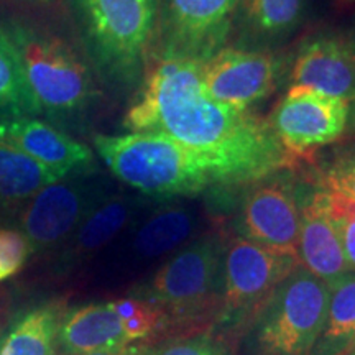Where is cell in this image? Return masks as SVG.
Instances as JSON below:
<instances>
[{"label":"cell","instance_id":"obj_1","mask_svg":"<svg viewBox=\"0 0 355 355\" xmlns=\"http://www.w3.org/2000/svg\"><path fill=\"white\" fill-rule=\"evenodd\" d=\"M128 132H157L212 159L229 186L252 184L296 162L268 121L216 101L202 79V61L155 58L123 117Z\"/></svg>","mask_w":355,"mask_h":355},{"label":"cell","instance_id":"obj_2","mask_svg":"<svg viewBox=\"0 0 355 355\" xmlns=\"http://www.w3.org/2000/svg\"><path fill=\"white\" fill-rule=\"evenodd\" d=\"M94 148L117 180L158 201L196 196L212 186H229L217 163L163 133L96 135Z\"/></svg>","mask_w":355,"mask_h":355},{"label":"cell","instance_id":"obj_3","mask_svg":"<svg viewBox=\"0 0 355 355\" xmlns=\"http://www.w3.org/2000/svg\"><path fill=\"white\" fill-rule=\"evenodd\" d=\"M329 298V286L300 265L250 319L247 355H311L326 324Z\"/></svg>","mask_w":355,"mask_h":355},{"label":"cell","instance_id":"obj_4","mask_svg":"<svg viewBox=\"0 0 355 355\" xmlns=\"http://www.w3.org/2000/svg\"><path fill=\"white\" fill-rule=\"evenodd\" d=\"M71 2L99 68L115 81H135L157 37L159 0Z\"/></svg>","mask_w":355,"mask_h":355},{"label":"cell","instance_id":"obj_5","mask_svg":"<svg viewBox=\"0 0 355 355\" xmlns=\"http://www.w3.org/2000/svg\"><path fill=\"white\" fill-rule=\"evenodd\" d=\"M224 245L217 235L199 237L175 252L153 275L141 300L166 314L168 324L217 318L220 303Z\"/></svg>","mask_w":355,"mask_h":355},{"label":"cell","instance_id":"obj_6","mask_svg":"<svg viewBox=\"0 0 355 355\" xmlns=\"http://www.w3.org/2000/svg\"><path fill=\"white\" fill-rule=\"evenodd\" d=\"M7 30L40 112L69 115L91 104L96 96L91 71L63 38L24 24Z\"/></svg>","mask_w":355,"mask_h":355},{"label":"cell","instance_id":"obj_7","mask_svg":"<svg viewBox=\"0 0 355 355\" xmlns=\"http://www.w3.org/2000/svg\"><path fill=\"white\" fill-rule=\"evenodd\" d=\"M300 265L295 255L263 247L241 235L230 239L222 255L219 326L227 331L250 322L275 288Z\"/></svg>","mask_w":355,"mask_h":355},{"label":"cell","instance_id":"obj_8","mask_svg":"<svg viewBox=\"0 0 355 355\" xmlns=\"http://www.w3.org/2000/svg\"><path fill=\"white\" fill-rule=\"evenodd\" d=\"M239 0H159L155 58L207 61L224 48Z\"/></svg>","mask_w":355,"mask_h":355},{"label":"cell","instance_id":"obj_9","mask_svg":"<svg viewBox=\"0 0 355 355\" xmlns=\"http://www.w3.org/2000/svg\"><path fill=\"white\" fill-rule=\"evenodd\" d=\"M266 121L283 150L298 162L344 135L349 102L318 92H288Z\"/></svg>","mask_w":355,"mask_h":355},{"label":"cell","instance_id":"obj_10","mask_svg":"<svg viewBox=\"0 0 355 355\" xmlns=\"http://www.w3.org/2000/svg\"><path fill=\"white\" fill-rule=\"evenodd\" d=\"M300 201L285 180H260L248 184L239 209L241 237L298 257Z\"/></svg>","mask_w":355,"mask_h":355},{"label":"cell","instance_id":"obj_11","mask_svg":"<svg viewBox=\"0 0 355 355\" xmlns=\"http://www.w3.org/2000/svg\"><path fill=\"white\" fill-rule=\"evenodd\" d=\"M279 66L268 51L224 46L202 63L204 86L222 104L248 110L277 91Z\"/></svg>","mask_w":355,"mask_h":355},{"label":"cell","instance_id":"obj_12","mask_svg":"<svg viewBox=\"0 0 355 355\" xmlns=\"http://www.w3.org/2000/svg\"><path fill=\"white\" fill-rule=\"evenodd\" d=\"M97 201L86 183L66 178L40 191L20 212V230L32 255L63 247Z\"/></svg>","mask_w":355,"mask_h":355},{"label":"cell","instance_id":"obj_13","mask_svg":"<svg viewBox=\"0 0 355 355\" xmlns=\"http://www.w3.org/2000/svg\"><path fill=\"white\" fill-rule=\"evenodd\" d=\"M318 92L352 102L355 99L354 43L336 35H318L298 51L288 92Z\"/></svg>","mask_w":355,"mask_h":355},{"label":"cell","instance_id":"obj_14","mask_svg":"<svg viewBox=\"0 0 355 355\" xmlns=\"http://www.w3.org/2000/svg\"><path fill=\"white\" fill-rule=\"evenodd\" d=\"M300 263L329 288L334 286L352 270L327 211L326 193L322 188H316L300 201Z\"/></svg>","mask_w":355,"mask_h":355},{"label":"cell","instance_id":"obj_15","mask_svg":"<svg viewBox=\"0 0 355 355\" xmlns=\"http://www.w3.org/2000/svg\"><path fill=\"white\" fill-rule=\"evenodd\" d=\"M0 139L20 148L60 178H68L92 162V152L87 145L51 123L28 115L0 119Z\"/></svg>","mask_w":355,"mask_h":355},{"label":"cell","instance_id":"obj_16","mask_svg":"<svg viewBox=\"0 0 355 355\" xmlns=\"http://www.w3.org/2000/svg\"><path fill=\"white\" fill-rule=\"evenodd\" d=\"M58 345L68 355L121 349L128 343L122 319L112 304L94 303L68 311L61 319Z\"/></svg>","mask_w":355,"mask_h":355},{"label":"cell","instance_id":"obj_17","mask_svg":"<svg viewBox=\"0 0 355 355\" xmlns=\"http://www.w3.org/2000/svg\"><path fill=\"white\" fill-rule=\"evenodd\" d=\"M135 207V199L122 194L99 199L63 245L61 261L64 265H78L91 259L125 229Z\"/></svg>","mask_w":355,"mask_h":355},{"label":"cell","instance_id":"obj_18","mask_svg":"<svg viewBox=\"0 0 355 355\" xmlns=\"http://www.w3.org/2000/svg\"><path fill=\"white\" fill-rule=\"evenodd\" d=\"M60 180L63 178L0 139V214L21 212L40 191Z\"/></svg>","mask_w":355,"mask_h":355},{"label":"cell","instance_id":"obj_19","mask_svg":"<svg viewBox=\"0 0 355 355\" xmlns=\"http://www.w3.org/2000/svg\"><path fill=\"white\" fill-rule=\"evenodd\" d=\"M306 2L308 0H239L234 21L248 40L279 42L301 25Z\"/></svg>","mask_w":355,"mask_h":355},{"label":"cell","instance_id":"obj_20","mask_svg":"<svg viewBox=\"0 0 355 355\" xmlns=\"http://www.w3.org/2000/svg\"><path fill=\"white\" fill-rule=\"evenodd\" d=\"M198 227V214L183 204L162 206L146 219L133 239V250L141 259H157L180 248Z\"/></svg>","mask_w":355,"mask_h":355},{"label":"cell","instance_id":"obj_21","mask_svg":"<svg viewBox=\"0 0 355 355\" xmlns=\"http://www.w3.org/2000/svg\"><path fill=\"white\" fill-rule=\"evenodd\" d=\"M63 314L58 306H38L12 326L0 345V355H56Z\"/></svg>","mask_w":355,"mask_h":355},{"label":"cell","instance_id":"obj_22","mask_svg":"<svg viewBox=\"0 0 355 355\" xmlns=\"http://www.w3.org/2000/svg\"><path fill=\"white\" fill-rule=\"evenodd\" d=\"M329 290L326 324L311 355H350L355 339V272Z\"/></svg>","mask_w":355,"mask_h":355},{"label":"cell","instance_id":"obj_23","mask_svg":"<svg viewBox=\"0 0 355 355\" xmlns=\"http://www.w3.org/2000/svg\"><path fill=\"white\" fill-rule=\"evenodd\" d=\"M37 114L40 109L26 84L19 51L7 26L0 24V119Z\"/></svg>","mask_w":355,"mask_h":355},{"label":"cell","instance_id":"obj_24","mask_svg":"<svg viewBox=\"0 0 355 355\" xmlns=\"http://www.w3.org/2000/svg\"><path fill=\"white\" fill-rule=\"evenodd\" d=\"M117 316L122 319L123 331L128 343L148 339L155 332L168 324L166 314L158 306H155L141 298H122L110 301Z\"/></svg>","mask_w":355,"mask_h":355},{"label":"cell","instance_id":"obj_25","mask_svg":"<svg viewBox=\"0 0 355 355\" xmlns=\"http://www.w3.org/2000/svg\"><path fill=\"white\" fill-rule=\"evenodd\" d=\"M324 193H326L327 211L339 234L345 259L350 270L355 272V199L334 191L324 189Z\"/></svg>","mask_w":355,"mask_h":355},{"label":"cell","instance_id":"obj_26","mask_svg":"<svg viewBox=\"0 0 355 355\" xmlns=\"http://www.w3.org/2000/svg\"><path fill=\"white\" fill-rule=\"evenodd\" d=\"M30 257L32 247L20 229L0 227V282L19 273Z\"/></svg>","mask_w":355,"mask_h":355},{"label":"cell","instance_id":"obj_27","mask_svg":"<svg viewBox=\"0 0 355 355\" xmlns=\"http://www.w3.org/2000/svg\"><path fill=\"white\" fill-rule=\"evenodd\" d=\"M319 188L355 199V152H345L332 159L321 171Z\"/></svg>","mask_w":355,"mask_h":355},{"label":"cell","instance_id":"obj_28","mask_svg":"<svg viewBox=\"0 0 355 355\" xmlns=\"http://www.w3.org/2000/svg\"><path fill=\"white\" fill-rule=\"evenodd\" d=\"M150 355H230V352L224 343L212 336L198 334L163 345L158 352Z\"/></svg>","mask_w":355,"mask_h":355},{"label":"cell","instance_id":"obj_29","mask_svg":"<svg viewBox=\"0 0 355 355\" xmlns=\"http://www.w3.org/2000/svg\"><path fill=\"white\" fill-rule=\"evenodd\" d=\"M84 355H150V350L140 345H125L121 349H110V350H101V352H92V354H84Z\"/></svg>","mask_w":355,"mask_h":355},{"label":"cell","instance_id":"obj_30","mask_svg":"<svg viewBox=\"0 0 355 355\" xmlns=\"http://www.w3.org/2000/svg\"><path fill=\"white\" fill-rule=\"evenodd\" d=\"M350 135L355 137V99L349 104V122H347V130Z\"/></svg>","mask_w":355,"mask_h":355},{"label":"cell","instance_id":"obj_31","mask_svg":"<svg viewBox=\"0 0 355 355\" xmlns=\"http://www.w3.org/2000/svg\"><path fill=\"white\" fill-rule=\"evenodd\" d=\"M350 355H355V339H354V344H352V350H350Z\"/></svg>","mask_w":355,"mask_h":355},{"label":"cell","instance_id":"obj_32","mask_svg":"<svg viewBox=\"0 0 355 355\" xmlns=\"http://www.w3.org/2000/svg\"><path fill=\"white\" fill-rule=\"evenodd\" d=\"M354 48H355V43H354Z\"/></svg>","mask_w":355,"mask_h":355}]
</instances>
